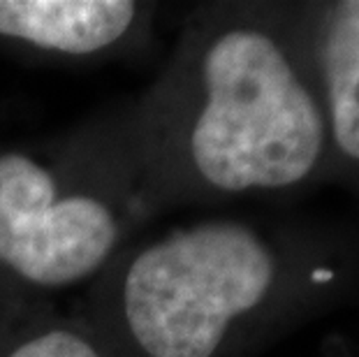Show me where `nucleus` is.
I'll return each mask as SVG.
<instances>
[{"mask_svg":"<svg viewBox=\"0 0 359 357\" xmlns=\"http://www.w3.org/2000/svg\"><path fill=\"white\" fill-rule=\"evenodd\" d=\"M0 357H116L77 309L0 290Z\"/></svg>","mask_w":359,"mask_h":357,"instance_id":"39448f33","label":"nucleus"},{"mask_svg":"<svg viewBox=\"0 0 359 357\" xmlns=\"http://www.w3.org/2000/svg\"><path fill=\"white\" fill-rule=\"evenodd\" d=\"M147 227L86 121L40 144H0V290L81 292Z\"/></svg>","mask_w":359,"mask_h":357,"instance_id":"7ed1b4c3","label":"nucleus"},{"mask_svg":"<svg viewBox=\"0 0 359 357\" xmlns=\"http://www.w3.org/2000/svg\"><path fill=\"white\" fill-rule=\"evenodd\" d=\"M280 248L239 220L137 237L72 307L116 357H223L280 292Z\"/></svg>","mask_w":359,"mask_h":357,"instance_id":"f03ea898","label":"nucleus"},{"mask_svg":"<svg viewBox=\"0 0 359 357\" xmlns=\"http://www.w3.org/2000/svg\"><path fill=\"white\" fill-rule=\"evenodd\" d=\"M320 58L336 144L359 161V0L330 12Z\"/></svg>","mask_w":359,"mask_h":357,"instance_id":"423d86ee","label":"nucleus"},{"mask_svg":"<svg viewBox=\"0 0 359 357\" xmlns=\"http://www.w3.org/2000/svg\"><path fill=\"white\" fill-rule=\"evenodd\" d=\"M156 14L140 0H0V44L51 63H104L147 49Z\"/></svg>","mask_w":359,"mask_h":357,"instance_id":"20e7f679","label":"nucleus"},{"mask_svg":"<svg viewBox=\"0 0 359 357\" xmlns=\"http://www.w3.org/2000/svg\"><path fill=\"white\" fill-rule=\"evenodd\" d=\"M90 123L147 225L195 197L292 188L325 144L287 42L246 19L188 24L158 77Z\"/></svg>","mask_w":359,"mask_h":357,"instance_id":"f257e3e1","label":"nucleus"}]
</instances>
